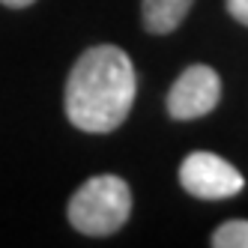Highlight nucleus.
I'll list each match as a JSON object with an SVG mask.
<instances>
[{"label":"nucleus","instance_id":"obj_1","mask_svg":"<svg viewBox=\"0 0 248 248\" xmlns=\"http://www.w3.org/2000/svg\"><path fill=\"white\" fill-rule=\"evenodd\" d=\"M135 66L117 45H93L78 57L66 81V117L75 129L105 135L129 117L135 102Z\"/></svg>","mask_w":248,"mask_h":248},{"label":"nucleus","instance_id":"obj_2","mask_svg":"<svg viewBox=\"0 0 248 248\" xmlns=\"http://www.w3.org/2000/svg\"><path fill=\"white\" fill-rule=\"evenodd\" d=\"M132 191L126 180L102 173L87 180L69 201V224L84 236H111L129 221Z\"/></svg>","mask_w":248,"mask_h":248},{"label":"nucleus","instance_id":"obj_3","mask_svg":"<svg viewBox=\"0 0 248 248\" xmlns=\"http://www.w3.org/2000/svg\"><path fill=\"white\" fill-rule=\"evenodd\" d=\"M180 183L188 194L201 201L233 198L245 188L242 173L216 153H191L180 165Z\"/></svg>","mask_w":248,"mask_h":248},{"label":"nucleus","instance_id":"obj_4","mask_svg":"<svg viewBox=\"0 0 248 248\" xmlns=\"http://www.w3.org/2000/svg\"><path fill=\"white\" fill-rule=\"evenodd\" d=\"M221 99V78L212 66H188L168 93V111L173 120H198L209 114Z\"/></svg>","mask_w":248,"mask_h":248},{"label":"nucleus","instance_id":"obj_5","mask_svg":"<svg viewBox=\"0 0 248 248\" xmlns=\"http://www.w3.org/2000/svg\"><path fill=\"white\" fill-rule=\"evenodd\" d=\"M194 0H144V27L155 36L173 33L183 24Z\"/></svg>","mask_w":248,"mask_h":248},{"label":"nucleus","instance_id":"obj_6","mask_svg":"<svg viewBox=\"0 0 248 248\" xmlns=\"http://www.w3.org/2000/svg\"><path fill=\"white\" fill-rule=\"evenodd\" d=\"M212 245L216 248H248V221L245 218L224 221L212 233Z\"/></svg>","mask_w":248,"mask_h":248},{"label":"nucleus","instance_id":"obj_7","mask_svg":"<svg viewBox=\"0 0 248 248\" xmlns=\"http://www.w3.org/2000/svg\"><path fill=\"white\" fill-rule=\"evenodd\" d=\"M227 12L233 15L239 24L248 27V0H227Z\"/></svg>","mask_w":248,"mask_h":248},{"label":"nucleus","instance_id":"obj_8","mask_svg":"<svg viewBox=\"0 0 248 248\" xmlns=\"http://www.w3.org/2000/svg\"><path fill=\"white\" fill-rule=\"evenodd\" d=\"M3 6H9V9H24V6H30V3H36V0H0Z\"/></svg>","mask_w":248,"mask_h":248}]
</instances>
